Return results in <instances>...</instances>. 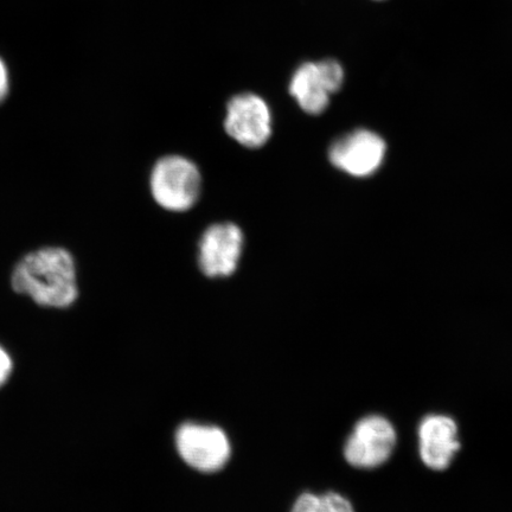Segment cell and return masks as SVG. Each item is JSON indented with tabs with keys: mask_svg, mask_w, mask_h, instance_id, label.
I'll list each match as a JSON object with an SVG mask.
<instances>
[{
	"mask_svg": "<svg viewBox=\"0 0 512 512\" xmlns=\"http://www.w3.org/2000/svg\"><path fill=\"white\" fill-rule=\"evenodd\" d=\"M14 291L32 302L67 309L79 297L73 255L61 247H43L24 255L11 275Z\"/></svg>",
	"mask_w": 512,
	"mask_h": 512,
	"instance_id": "obj_1",
	"label": "cell"
},
{
	"mask_svg": "<svg viewBox=\"0 0 512 512\" xmlns=\"http://www.w3.org/2000/svg\"><path fill=\"white\" fill-rule=\"evenodd\" d=\"M200 169L190 159L166 156L153 166L150 189L159 207L182 213L195 206L201 195Z\"/></svg>",
	"mask_w": 512,
	"mask_h": 512,
	"instance_id": "obj_2",
	"label": "cell"
},
{
	"mask_svg": "<svg viewBox=\"0 0 512 512\" xmlns=\"http://www.w3.org/2000/svg\"><path fill=\"white\" fill-rule=\"evenodd\" d=\"M398 444V433L387 418L371 414L354 426L344 445L348 464L361 470H373L386 464Z\"/></svg>",
	"mask_w": 512,
	"mask_h": 512,
	"instance_id": "obj_3",
	"label": "cell"
},
{
	"mask_svg": "<svg viewBox=\"0 0 512 512\" xmlns=\"http://www.w3.org/2000/svg\"><path fill=\"white\" fill-rule=\"evenodd\" d=\"M175 439L184 463L203 473L222 470L232 454L228 435L220 427L188 422L178 428Z\"/></svg>",
	"mask_w": 512,
	"mask_h": 512,
	"instance_id": "obj_4",
	"label": "cell"
},
{
	"mask_svg": "<svg viewBox=\"0 0 512 512\" xmlns=\"http://www.w3.org/2000/svg\"><path fill=\"white\" fill-rule=\"evenodd\" d=\"M272 111L265 99L253 93L233 96L227 105L224 128L236 143L259 149L272 136Z\"/></svg>",
	"mask_w": 512,
	"mask_h": 512,
	"instance_id": "obj_5",
	"label": "cell"
},
{
	"mask_svg": "<svg viewBox=\"0 0 512 512\" xmlns=\"http://www.w3.org/2000/svg\"><path fill=\"white\" fill-rule=\"evenodd\" d=\"M245 236L234 223H216L203 233L198 266L208 278H227L238 270Z\"/></svg>",
	"mask_w": 512,
	"mask_h": 512,
	"instance_id": "obj_6",
	"label": "cell"
},
{
	"mask_svg": "<svg viewBox=\"0 0 512 512\" xmlns=\"http://www.w3.org/2000/svg\"><path fill=\"white\" fill-rule=\"evenodd\" d=\"M387 145L374 132L358 130L332 144L329 158L335 168L355 177H368L380 168Z\"/></svg>",
	"mask_w": 512,
	"mask_h": 512,
	"instance_id": "obj_7",
	"label": "cell"
},
{
	"mask_svg": "<svg viewBox=\"0 0 512 512\" xmlns=\"http://www.w3.org/2000/svg\"><path fill=\"white\" fill-rule=\"evenodd\" d=\"M419 453L422 463L433 471L450 467L460 450L457 422L445 414H430L418 428Z\"/></svg>",
	"mask_w": 512,
	"mask_h": 512,
	"instance_id": "obj_8",
	"label": "cell"
},
{
	"mask_svg": "<svg viewBox=\"0 0 512 512\" xmlns=\"http://www.w3.org/2000/svg\"><path fill=\"white\" fill-rule=\"evenodd\" d=\"M290 94L302 110L311 115L322 114L330 104V95L317 62H305L294 70Z\"/></svg>",
	"mask_w": 512,
	"mask_h": 512,
	"instance_id": "obj_9",
	"label": "cell"
},
{
	"mask_svg": "<svg viewBox=\"0 0 512 512\" xmlns=\"http://www.w3.org/2000/svg\"><path fill=\"white\" fill-rule=\"evenodd\" d=\"M317 63L329 92L331 94L337 93L342 88L344 82L345 74L342 64L332 59H326Z\"/></svg>",
	"mask_w": 512,
	"mask_h": 512,
	"instance_id": "obj_10",
	"label": "cell"
},
{
	"mask_svg": "<svg viewBox=\"0 0 512 512\" xmlns=\"http://www.w3.org/2000/svg\"><path fill=\"white\" fill-rule=\"evenodd\" d=\"M313 512H356L354 505L347 497L337 492L319 495L316 509Z\"/></svg>",
	"mask_w": 512,
	"mask_h": 512,
	"instance_id": "obj_11",
	"label": "cell"
},
{
	"mask_svg": "<svg viewBox=\"0 0 512 512\" xmlns=\"http://www.w3.org/2000/svg\"><path fill=\"white\" fill-rule=\"evenodd\" d=\"M319 495L312 494V492H305L300 495L294 503L291 512H313L316 509Z\"/></svg>",
	"mask_w": 512,
	"mask_h": 512,
	"instance_id": "obj_12",
	"label": "cell"
},
{
	"mask_svg": "<svg viewBox=\"0 0 512 512\" xmlns=\"http://www.w3.org/2000/svg\"><path fill=\"white\" fill-rule=\"evenodd\" d=\"M12 371V360L8 351L0 345V387L9 380Z\"/></svg>",
	"mask_w": 512,
	"mask_h": 512,
	"instance_id": "obj_13",
	"label": "cell"
},
{
	"mask_svg": "<svg viewBox=\"0 0 512 512\" xmlns=\"http://www.w3.org/2000/svg\"><path fill=\"white\" fill-rule=\"evenodd\" d=\"M10 91V76L8 67L5 62L0 59V104L6 99Z\"/></svg>",
	"mask_w": 512,
	"mask_h": 512,
	"instance_id": "obj_14",
	"label": "cell"
},
{
	"mask_svg": "<svg viewBox=\"0 0 512 512\" xmlns=\"http://www.w3.org/2000/svg\"><path fill=\"white\" fill-rule=\"evenodd\" d=\"M376 2H381V0H376Z\"/></svg>",
	"mask_w": 512,
	"mask_h": 512,
	"instance_id": "obj_15",
	"label": "cell"
}]
</instances>
